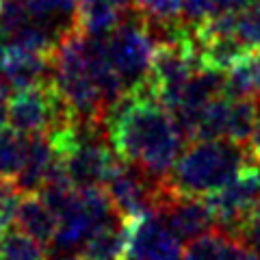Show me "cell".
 <instances>
[{"label":"cell","mask_w":260,"mask_h":260,"mask_svg":"<svg viewBox=\"0 0 260 260\" xmlns=\"http://www.w3.org/2000/svg\"><path fill=\"white\" fill-rule=\"evenodd\" d=\"M204 202L219 230L237 234L241 223L260 206V165H245L225 186L208 193Z\"/></svg>","instance_id":"cell-5"},{"label":"cell","mask_w":260,"mask_h":260,"mask_svg":"<svg viewBox=\"0 0 260 260\" xmlns=\"http://www.w3.org/2000/svg\"><path fill=\"white\" fill-rule=\"evenodd\" d=\"M225 89L234 95L260 98V46L247 48L225 72Z\"/></svg>","instance_id":"cell-15"},{"label":"cell","mask_w":260,"mask_h":260,"mask_svg":"<svg viewBox=\"0 0 260 260\" xmlns=\"http://www.w3.org/2000/svg\"><path fill=\"white\" fill-rule=\"evenodd\" d=\"M152 215L180 243H189L193 239H198L200 234L217 228L215 217L206 206L204 198L176 193L169 184L165 186V191H162Z\"/></svg>","instance_id":"cell-6"},{"label":"cell","mask_w":260,"mask_h":260,"mask_svg":"<svg viewBox=\"0 0 260 260\" xmlns=\"http://www.w3.org/2000/svg\"><path fill=\"white\" fill-rule=\"evenodd\" d=\"M0 260H3V258H0Z\"/></svg>","instance_id":"cell-24"},{"label":"cell","mask_w":260,"mask_h":260,"mask_svg":"<svg viewBox=\"0 0 260 260\" xmlns=\"http://www.w3.org/2000/svg\"><path fill=\"white\" fill-rule=\"evenodd\" d=\"M28 22L50 35L56 44L78 30V0H24Z\"/></svg>","instance_id":"cell-9"},{"label":"cell","mask_w":260,"mask_h":260,"mask_svg":"<svg viewBox=\"0 0 260 260\" xmlns=\"http://www.w3.org/2000/svg\"><path fill=\"white\" fill-rule=\"evenodd\" d=\"M167 186V178L156 180L141 169L128 165L119 158L115 169L104 182V193L109 195L115 213L124 219H135L141 215H152L162 191Z\"/></svg>","instance_id":"cell-4"},{"label":"cell","mask_w":260,"mask_h":260,"mask_svg":"<svg viewBox=\"0 0 260 260\" xmlns=\"http://www.w3.org/2000/svg\"><path fill=\"white\" fill-rule=\"evenodd\" d=\"M130 5L152 26L156 39L182 24V0H130Z\"/></svg>","instance_id":"cell-16"},{"label":"cell","mask_w":260,"mask_h":260,"mask_svg":"<svg viewBox=\"0 0 260 260\" xmlns=\"http://www.w3.org/2000/svg\"><path fill=\"white\" fill-rule=\"evenodd\" d=\"M124 260H182V247L154 215L130 219Z\"/></svg>","instance_id":"cell-7"},{"label":"cell","mask_w":260,"mask_h":260,"mask_svg":"<svg viewBox=\"0 0 260 260\" xmlns=\"http://www.w3.org/2000/svg\"><path fill=\"white\" fill-rule=\"evenodd\" d=\"M52 54H39L24 48L0 42V89L7 93L52 80Z\"/></svg>","instance_id":"cell-8"},{"label":"cell","mask_w":260,"mask_h":260,"mask_svg":"<svg viewBox=\"0 0 260 260\" xmlns=\"http://www.w3.org/2000/svg\"><path fill=\"white\" fill-rule=\"evenodd\" d=\"M154 46H156V35L135 9L104 35L109 61L124 83L126 91L148 76Z\"/></svg>","instance_id":"cell-3"},{"label":"cell","mask_w":260,"mask_h":260,"mask_svg":"<svg viewBox=\"0 0 260 260\" xmlns=\"http://www.w3.org/2000/svg\"><path fill=\"white\" fill-rule=\"evenodd\" d=\"M0 258L3 260H48V249L18 228L0 234Z\"/></svg>","instance_id":"cell-18"},{"label":"cell","mask_w":260,"mask_h":260,"mask_svg":"<svg viewBox=\"0 0 260 260\" xmlns=\"http://www.w3.org/2000/svg\"><path fill=\"white\" fill-rule=\"evenodd\" d=\"M7 113H9V93L0 89V130L7 126Z\"/></svg>","instance_id":"cell-21"},{"label":"cell","mask_w":260,"mask_h":260,"mask_svg":"<svg viewBox=\"0 0 260 260\" xmlns=\"http://www.w3.org/2000/svg\"><path fill=\"white\" fill-rule=\"evenodd\" d=\"M0 7H3V0H0Z\"/></svg>","instance_id":"cell-23"},{"label":"cell","mask_w":260,"mask_h":260,"mask_svg":"<svg viewBox=\"0 0 260 260\" xmlns=\"http://www.w3.org/2000/svg\"><path fill=\"white\" fill-rule=\"evenodd\" d=\"M182 260H260L245 243L234 234L213 228L186 243Z\"/></svg>","instance_id":"cell-11"},{"label":"cell","mask_w":260,"mask_h":260,"mask_svg":"<svg viewBox=\"0 0 260 260\" xmlns=\"http://www.w3.org/2000/svg\"><path fill=\"white\" fill-rule=\"evenodd\" d=\"M104 133L121 160L156 180L169 176L184 148L180 128L148 76L107 109Z\"/></svg>","instance_id":"cell-1"},{"label":"cell","mask_w":260,"mask_h":260,"mask_svg":"<svg viewBox=\"0 0 260 260\" xmlns=\"http://www.w3.org/2000/svg\"><path fill=\"white\" fill-rule=\"evenodd\" d=\"M251 158L243 145L228 139H195L180 152L167 176L176 193L206 198L221 189Z\"/></svg>","instance_id":"cell-2"},{"label":"cell","mask_w":260,"mask_h":260,"mask_svg":"<svg viewBox=\"0 0 260 260\" xmlns=\"http://www.w3.org/2000/svg\"><path fill=\"white\" fill-rule=\"evenodd\" d=\"M54 260H89V258L83 254H65V256H56Z\"/></svg>","instance_id":"cell-22"},{"label":"cell","mask_w":260,"mask_h":260,"mask_svg":"<svg viewBox=\"0 0 260 260\" xmlns=\"http://www.w3.org/2000/svg\"><path fill=\"white\" fill-rule=\"evenodd\" d=\"M20 198L22 193L15 189L11 180H0V234L13 225Z\"/></svg>","instance_id":"cell-19"},{"label":"cell","mask_w":260,"mask_h":260,"mask_svg":"<svg viewBox=\"0 0 260 260\" xmlns=\"http://www.w3.org/2000/svg\"><path fill=\"white\" fill-rule=\"evenodd\" d=\"M130 11V0H78V30L83 35H107Z\"/></svg>","instance_id":"cell-13"},{"label":"cell","mask_w":260,"mask_h":260,"mask_svg":"<svg viewBox=\"0 0 260 260\" xmlns=\"http://www.w3.org/2000/svg\"><path fill=\"white\" fill-rule=\"evenodd\" d=\"M245 152H247V156L251 158V162L260 165V98H258V111H256L254 124H251L249 137L245 141Z\"/></svg>","instance_id":"cell-20"},{"label":"cell","mask_w":260,"mask_h":260,"mask_svg":"<svg viewBox=\"0 0 260 260\" xmlns=\"http://www.w3.org/2000/svg\"><path fill=\"white\" fill-rule=\"evenodd\" d=\"M26 158V135L18 130L3 128L0 130V180H15Z\"/></svg>","instance_id":"cell-17"},{"label":"cell","mask_w":260,"mask_h":260,"mask_svg":"<svg viewBox=\"0 0 260 260\" xmlns=\"http://www.w3.org/2000/svg\"><path fill=\"white\" fill-rule=\"evenodd\" d=\"M128 228L130 219L113 215L89 237L80 254L89 260H124L128 245Z\"/></svg>","instance_id":"cell-14"},{"label":"cell","mask_w":260,"mask_h":260,"mask_svg":"<svg viewBox=\"0 0 260 260\" xmlns=\"http://www.w3.org/2000/svg\"><path fill=\"white\" fill-rule=\"evenodd\" d=\"M56 162H59V156H56L48 135L44 133L28 135L26 137V158H24V165L20 169L18 178L13 180L15 189L22 195L37 193L44 186L46 178L50 176Z\"/></svg>","instance_id":"cell-10"},{"label":"cell","mask_w":260,"mask_h":260,"mask_svg":"<svg viewBox=\"0 0 260 260\" xmlns=\"http://www.w3.org/2000/svg\"><path fill=\"white\" fill-rule=\"evenodd\" d=\"M56 223H59L56 215L37 193H28V195H22L20 198L13 225L18 228V230H22L24 234L32 237L37 243H42L46 249L50 247V243L54 239Z\"/></svg>","instance_id":"cell-12"}]
</instances>
